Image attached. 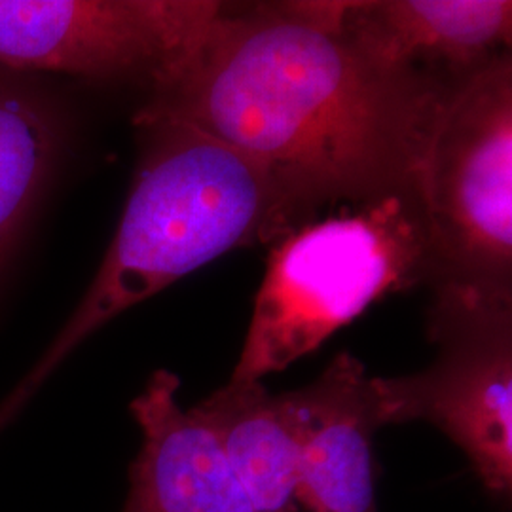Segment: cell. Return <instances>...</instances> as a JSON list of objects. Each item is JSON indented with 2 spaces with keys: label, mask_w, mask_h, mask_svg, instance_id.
Segmentation results:
<instances>
[{
  "label": "cell",
  "mask_w": 512,
  "mask_h": 512,
  "mask_svg": "<svg viewBox=\"0 0 512 512\" xmlns=\"http://www.w3.org/2000/svg\"><path fill=\"white\" fill-rule=\"evenodd\" d=\"M344 2L222 4L135 116L173 118L266 167L302 224L330 203L416 192L456 78L395 71L342 27Z\"/></svg>",
  "instance_id": "6da1fadb"
},
{
  "label": "cell",
  "mask_w": 512,
  "mask_h": 512,
  "mask_svg": "<svg viewBox=\"0 0 512 512\" xmlns=\"http://www.w3.org/2000/svg\"><path fill=\"white\" fill-rule=\"evenodd\" d=\"M141 160L109 251L73 317L19 393L84 338L219 256L285 238L302 220L272 173L202 129L139 118Z\"/></svg>",
  "instance_id": "7a4b0ae2"
},
{
  "label": "cell",
  "mask_w": 512,
  "mask_h": 512,
  "mask_svg": "<svg viewBox=\"0 0 512 512\" xmlns=\"http://www.w3.org/2000/svg\"><path fill=\"white\" fill-rule=\"evenodd\" d=\"M429 279L416 192L298 226L270 255L232 380L262 382L315 351L376 300Z\"/></svg>",
  "instance_id": "3957f363"
},
{
  "label": "cell",
  "mask_w": 512,
  "mask_h": 512,
  "mask_svg": "<svg viewBox=\"0 0 512 512\" xmlns=\"http://www.w3.org/2000/svg\"><path fill=\"white\" fill-rule=\"evenodd\" d=\"M431 283L512 296V59L456 78L416 183Z\"/></svg>",
  "instance_id": "277c9868"
},
{
  "label": "cell",
  "mask_w": 512,
  "mask_h": 512,
  "mask_svg": "<svg viewBox=\"0 0 512 512\" xmlns=\"http://www.w3.org/2000/svg\"><path fill=\"white\" fill-rule=\"evenodd\" d=\"M439 348L420 374L374 378L382 425L427 421L471 461L486 494H512V296L439 285L429 313Z\"/></svg>",
  "instance_id": "5b68a950"
},
{
  "label": "cell",
  "mask_w": 512,
  "mask_h": 512,
  "mask_svg": "<svg viewBox=\"0 0 512 512\" xmlns=\"http://www.w3.org/2000/svg\"><path fill=\"white\" fill-rule=\"evenodd\" d=\"M220 8L215 0H0V63L141 76L154 88L194 54Z\"/></svg>",
  "instance_id": "8992f818"
},
{
  "label": "cell",
  "mask_w": 512,
  "mask_h": 512,
  "mask_svg": "<svg viewBox=\"0 0 512 512\" xmlns=\"http://www.w3.org/2000/svg\"><path fill=\"white\" fill-rule=\"evenodd\" d=\"M310 512H378L374 433L382 429L374 378L349 353L308 387L283 393Z\"/></svg>",
  "instance_id": "52a82bcc"
},
{
  "label": "cell",
  "mask_w": 512,
  "mask_h": 512,
  "mask_svg": "<svg viewBox=\"0 0 512 512\" xmlns=\"http://www.w3.org/2000/svg\"><path fill=\"white\" fill-rule=\"evenodd\" d=\"M340 27L372 61L395 71L461 78L509 54V0L344 2Z\"/></svg>",
  "instance_id": "ba28073f"
},
{
  "label": "cell",
  "mask_w": 512,
  "mask_h": 512,
  "mask_svg": "<svg viewBox=\"0 0 512 512\" xmlns=\"http://www.w3.org/2000/svg\"><path fill=\"white\" fill-rule=\"evenodd\" d=\"M179 387L156 370L131 403L143 442L122 512H255L211 431L179 406Z\"/></svg>",
  "instance_id": "9c48e42d"
},
{
  "label": "cell",
  "mask_w": 512,
  "mask_h": 512,
  "mask_svg": "<svg viewBox=\"0 0 512 512\" xmlns=\"http://www.w3.org/2000/svg\"><path fill=\"white\" fill-rule=\"evenodd\" d=\"M217 440L255 512H310L287 404L262 382L230 380L190 408Z\"/></svg>",
  "instance_id": "30bf717a"
},
{
  "label": "cell",
  "mask_w": 512,
  "mask_h": 512,
  "mask_svg": "<svg viewBox=\"0 0 512 512\" xmlns=\"http://www.w3.org/2000/svg\"><path fill=\"white\" fill-rule=\"evenodd\" d=\"M55 148L52 116L33 99L0 88V266L42 194Z\"/></svg>",
  "instance_id": "8fae6325"
}]
</instances>
